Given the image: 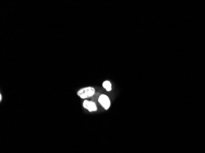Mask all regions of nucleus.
<instances>
[{
	"instance_id": "obj_1",
	"label": "nucleus",
	"mask_w": 205,
	"mask_h": 153,
	"mask_svg": "<svg viewBox=\"0 0 205 153\" xmlns=\"http://www.w3.org/2000/svg\"><path fill=\"white\" fill-rule=\"evenodd\" d=\"M95 89L93 87L88 86L81 88L78 92L77 95L82 99H87L94 96Z\"/></svg>"
},
{
	"instance_id": "obj_2",
	"label": "nucleus",
	"mask_w": 205,
	"mask_h": 153,
	"mask_svg": "<svg viewBox=\"0 0 205 153\" xmlns=\"http://www.w3.org/2000/svg\"><path fill=\"white\" fill-rule=\"evenodd\" d=\"M98 102L104 108V110H108L111 107V100L106 95H101L98 98Z\"/></svg>"
},
{
	"instance_id": "obj_3",
	"label": "nucleus",
	"mask_w": 205,
	"mask_h": 153,
	"mask_svg": "<svg viewBox=\"0 0 205 153\" xmlns=\"http://www.w3.org/2000/svg\"><path fill=\"white\" fill-rule=\"evenodd\" d=\"M83 107L87 110L89 112H95L98 110L97 104L95 102L90 101L88 100H84L83 104Z\"/></svg>"
},
{
	"instance_id": "obj_4",
	"label": "nucleus",
	"mask_w": 205,
	"mask_h": 153,
	"mask_svg": "<svg viewBox=\"0 0 205 153\" xmlns=\"http://www.w3.org/2000/svg\"><path fill=\"white\" fill-rule=\"evenodd\" d=\"M102 86L103 88H104L107 91H111L112 90V84H111V81L109 80H105L104 81H103Z\"/></svg>"
},
{
	"instance_id": "obj_5",
	"label": "nucleus",
	"mask_w": 205,
	"mask_h": 153,
	"mask_svg": "<svg viewBox=\"0 0 205 153\" xmlns=\"http://www.w3.org/2000/svg\"><path fill=\"white\" fill-rule=\"evenodd\" d=\"M2 101V95L1 94H0V102Z\"/></svg>"
}]
</instances>
